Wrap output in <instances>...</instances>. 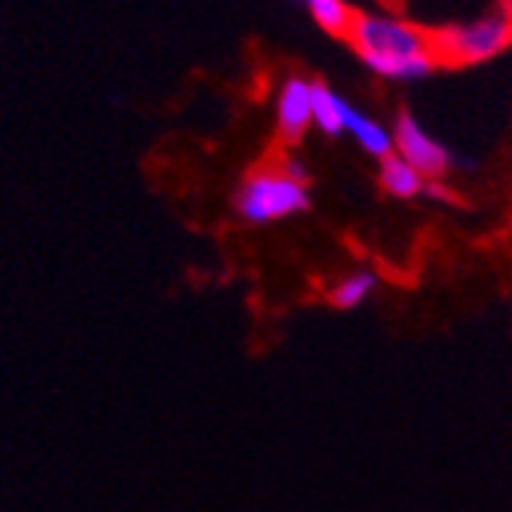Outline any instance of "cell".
<instances>
[{
	"label": "cell",
	"instance_id": "2",
	"mask_svg": "<svg viewBox=\"0 0 512 512\" xmlns=\"http://www.w3.org/2000/svg\"><path fill=\"white\" fill-rule=\"evenodd\" d=\"M430 34H433L436 65L463 68V65L488 62L512 43V4H500L473 22H454Z\"/></svg>",
	"mask_w": 512,
	"mask_h": 512
},
{
	"label": "cell",
	"instance_id": "10",
	"mask_svg": "<svg viewBox=\"0 0 512 512\" xmlns=\"http://www.w3.org/2000/svg\"><path fill=\"white\" fill-rule=\"evenodd\" d=\"M371 289H375V276H371V273H353V276H347L344 283L332 292V301L338 307L350 310V307L362 304L371 295Z\"/></svg>",
	"mask_w": 512,
	"mask_h": 512
},
{
	"label": "cell",
	"instance_id": "6",
	"mask_svg": "<svg viewBox=\"0 0 512 512\" xmlns=\"http://www.w3.org/2000/svg\"><path fill=\"white\" fill-rule=\"evenodd\" d=\"M344 132H350V135L356 138V142H359V148H362L365 154H371V157L387 160V157L396 154L393 132H387L375 117H368V114H362V111H356V108H347V129H344Z\"/></svg>",
	"mask_w": 512,
	"mask_h": 512
},
{
	"label": "cell",
	"instance_id": "9",
	"mask_svg": "<svg viewBox=\"0 0 512 512\" xmlns=\"http://www.w3.org/2000/svg\"><path fill=\"white\" fill-rule=\"evenodd\" d=\"M307 13L322 31H329L335 37H347L356 19V10H350L344 0H310Z\"/></svg>",
	"mask_w": 512,
	"mask_h": 512
},
{
	"label": "cell",
	"instance_id": "8",
	"mask_svg": "<svg viewBox=\"0 0 512 512\" xmlns=\"http://www.w3.org/2000/svg\"><path fill=\"white\" fill-rule=\"evenodd\" d=\"M381 184L390 197H399V200H411L424 191V175L417 172L414 166H408L402 157H387L381 160Z\"/></svg>",
	"mask_w": 512,
	"mask_h": 512
},
{
	"label": "cell",
	"instance_id": "4",
	"mask_svg": "<svg viewBox=\"0 0 512 512\" xmlns=\"http://www.w3.org/2000/svg\"><path fill=\"white\" fill-rule=\"evenodd\" d=\"M393 145H396V157H402L408 166H414L424 178H436L442 172H448L451 166V154L436 142L430 132H424V126L414 117L402 114L396 120L393 129Z\"/></svg>",
	"mask_w": 512,
	"mask_h": 512
},
{
	"label": "cell",
	"instance_id": "5",
	"mask_svg": "<svg viewBox=\"0 0 512 512\" xmlns=\"http://www.w3.org/2000/svg\"><path fill=\"white\" fill-rule=\"evenodd\" d=\"M276 123L283 142L295 145L301 142V135L313 123V83L292 77L286 80L283 92H279V105H276Z\"/></svg>",
	"mask_w": 512,
	"mask_h": 512
},
{
	"label": "cell",
	"instance_id": "7",
	"mask_svg": "<svg viewBox=\"0 0 512 512\" xmlns=\"http://www.w3.org/2000/svg\"><path fill=\"white\" fill-rule=\"evenodd\" d=\"M347 102L325 83H313V123L325 135H341L347 129Z\"/></svg>",
	"mask_w": 512,
	"mask_h": 512
},
{
	"label": "cell",
	"instance_id": "1",
	"mask_svg": "<svg viewBox=\"0 0 512 512\" xmlns=\"http://www.w3.org/2000/svg\"><path fill=\"white\" fill-rule=\"evenodd\" d=\"M347 40L371 71L390 80H417L436 68L433 34L393 13H356Z\"/></svg>",
	"mask_w": 512,
	"mask_h": 512
},
{
	"label": "cell",
	"instance_id": "3",
	"mask_svg": "<svg viewBox=\"0 0 512 512\" xmlns=\"http://www.w3.org/2000/svg\"><path fill=\"white\" fill-rule=\"evenodd\" d=\"M307 184L295 181L283 166L255 172L237 194V209L246 221L267 224L307 209Z\"/></svg>",
	"mask_w": 512,
	"mask_h": 512
}]
</instances>
